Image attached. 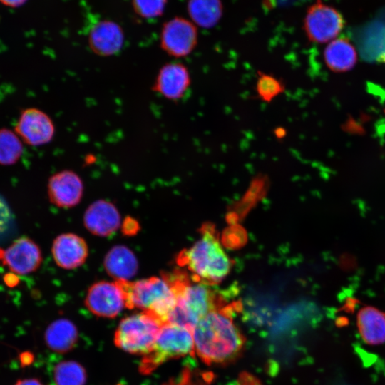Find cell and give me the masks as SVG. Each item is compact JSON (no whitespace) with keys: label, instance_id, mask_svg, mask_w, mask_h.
Returning a JSON list of instances; mask_svg holds the SVG:
<instances>
[{"label":"cell","instance_id":"obj_2","mask_svg":"<svg viewBox=\"0 0 385 385\" xmlns=\"http://www.w3.org/2000/svg\"><path fill=\"white\" fill-rule=\"evenodd\" d=\"M126 294L127 307L146 312L161 324L168 317L178 302L180 277L176 273L163 274L134 282L120 281Z\"/></svg>","mask_w":385,"mask_h":385},{"label":"cell","instance_id":"obj_16","mask_svg":"<svg viewBox=\"0 0 385 385\" xmlns=\"http://www.w3.org/2000/svg\"><path fill=\"white\" fill-rule=\"evenodd\" d=\"M124 42V34L117 23L110 20L100 21L90 30L88 45L91 51L101 56L117 53Z\"/></svg>","mask_w":385,"mask_h":385},{"label":"cell","instance_id":"obj_15","mask_svg":"<svg viewBox=\"0 0 385 385\" xmlns=\"http://www.w3.org/2000/svg\"><path fill=\"white\" fill-rule=\"evenodd\" d=\"M83 223L92 234L108 237L119 228L120 216L115 206L106 200H97L84 213Z\"/></svg>","mask_w":385,"mask_h":385},{"label":"cell","instance_id":"obj_7","mask_svg":"<svg viewBox=\"0 0 385 385\" xmlns=\"http://www.w3.org/2000/svg\"><path fill=\"white\" fill-rule=\"evenodd\" d=\"M344 26L342 14L334 8L318 0L307 10L304 28L308 39L324 43L335 38Z\"/></svg>","mask_w":385,"mask_h":385},{"label":"cell","instance_id":"obj_26","mask_svg":"<svg viewBox=\"0 0 385 385\" xmlns=\"http://www.w3.org/2000/svg\"><path fill=\"white\" fill-rule=\"evenodd\" d=\"M167 2L168 0H132L135 12L145 19L161 16Z\"/></svg>","mask_w":385,"mask_h":385},{"label":"cell","instance_id":"obj_24","mask_svg":"<svg viewBox=\"0 0 385 385\" xmlns=\"http://www.w3.org/2000/svg\"><path fill=\"white\" fill-rule=\"evenodd\" d=\"M53 379L56 385H84L86 374L80 364L66 361L55 366Z\"/></svg>","mask_w":385,"mask_h":385},{"label":"cell","instance_id":"obj_13","mask_svg":"<svg viewBox=\"0 0 385 385\" xmlns=\"http://www.w3.org/2000/svg\"><path fill=\"white\" fill-rule=\"evenodd\" d=\"M190 84L188 68L181 63L173 62L160 69L153 89L168 100L178 101L186 95Z\"/></svg>","mask_w":385,"mask_h":385},{"label":"cell","instance_id":"obj_25","mask_svg":"<svg viewBox=\"0 0 385 385\" xmlns=\"http://www.w3.org/2000/svg\"><path fill=\"white\" fill-rule=\"evenodd\" d=\"M255 89L261 100L270 102L283 92L284 86L283 83L275 76L259 73Z\"/></svg>","mask_w":385,"mask_h":385},{"label":"cell","instance_id":"obj_23","mask_svg":"<svg viewBox=\"0 0 385 385\" xmlns=\"http://www.w3.org/2000/svg\"><path fill=\"white\" fill-rule=\"evenodd\" d=\"M23 153L19 137L6 128L0 129V164L11 165L17 163Z\"/></svg>","mask_w":385,"mask_h":385},{"label":"cell","instance_id":"obj_17","mask_svg":"<svg viewBox=\"0 0 385 385\" xmlns=\"http://www.w3.org/2000/svg\"><path fill=\"white\" fill-rule=\"evenodd\" d=\"M356 325L363 342L376 346L385 343V312L379 309L365 306L356 315Z\"/></svg>","mask_w":385,"mask_h":385},{"label":"cell","instance_id":"obj_8","mask_svg":"<svg viewBox=\"0 0 385 385\" xmlns=\"http://www.w3.org/2000/svg\"><path fill=\"white\" fill-rule=\"evenodd\" d=\"M85 305L94 315L114 318L127 307L126 294L120 281H101L92 284Z\"/></svg>","mask_w":385,"mask_h":385},{"label":"cell","instance_id":"obj_12","mask_svg":"<svg viewBox=\"0 0 385 385\" xmlns=\"http://www.w3.org/2000/svg\"><path fill=\"white\" fill-rule=\"evenodd\" d=\"M83 192V182L78 175L72 170H61L48 180L49 200L57 207L70 208L76 206L80 202Z\"/></svg>","mask_w":385,"mask_h":385},{"label":"cell","instance_id":"obj_4","mask_svg":"<svg viewBox=\"0 0 385 385\" xmlns=\"http://www.w3.org/2000/svg\"><path fill=\"white\" fill-rule=\"evenodd\" d=\"M222 307L208 284L189 282L187 277L180 286L178 302L167 322L193 329L196 324L212 310Z\"/></svg>","mask_w":385,"mask_h":385},{"label":"cell","instance_id":"obj_10","mask_svg":"<svg viewBox=\"0 0 385 385\" xmlns=\"http://www.w3.org/2000/svg\"><path fill=\"white\" fill-rule=\"evenodd\" d=\"M0 260L13 273L25 275L35 272L43 257L40 247L31 239L21 237L0 253Z\"/></svg>","mask_w":385,"mask_h":385},{"label":"cell","instance_id":"obj_6","mask_svg":"<svg viewBox=\"0 0 385 385\" xmlns=\"http://www.w3.org/2000/svg\"><path fill=\"white\" fill-rule=\"evenodd\" d=\"M163 324L146 312L123 318L114 335V342L120 349L145 356L152 349Z\"/></svg>","mask_w":385,"mask_h":385},{"label":"cell","instance_id":"obj_29","mask_svg":"<svg viewBox=\"0 0 385 385\" xmlns=\"http://www.w3.org/2000/svg\"><path fill=\"white\" fill-rule=\"evenodd\" d=\"M26 0H0V1L10 7H18L26 2Z\"/></svg>","mask_w":385,"mask_h":385},{"label":"cell","instance_id":"obj_22","mask_svg":"<svg viewBox=\"0 0 385 385\" xmlns=\"http://www.w3.org/2000/svg\"><path fill=\"white\" fill-rule=\"evenodd\" d=\"M188 11L193 22L203 28L215 26L222 14L220 0H189Z\"/></svg>","mask_w":385,"mask_h":385},{"label":"cell","instance_id":"obj_3","mask_svg":"<svg viewBox=\"0 0 385 385\" xmlns=\"http://www.w3.org/2000/svg\"><path fill=\"white\" fill-rule=\"evenodd\" d=\"M177 260L192 272L194 282L208 285L221 282L232 267L231 260L210 225L204 227L200 238L190 248L183 251Z\"/></svg>","mask_w":385,"mask_h":385},{"label":"cell","instance_id":"obj_14","mask_svg":"<svg viewBox=\"0 0 385 385\" xmlns=\"http://www.w3.org/2000/svg\"><path fill=\"white\" fill-rule=\"evenodd\" d=\"M51 252L56 264L66 270L81 266L88 255L85 240L73 233H63L56 237Z\"/></svg>","mask_w":385,"mask_h":385},{"label":"cell","instance_id":"obj_21","mask_svg":"<svg viewBox=\"0 0 385 385\" xmlns=\"http://www.w3.org/2000/svg\"><path fill=\"white\" fill-rule=\"evenodd\" d=\"M77 337L76 327L66 319H59L51 323L44 335L48 346L58 352L70 350L76 342Z\"/></svg>","mask_w":385,"mask_h":385},{"label":"cell","instance_id":"obj_19","mask_svg":"<svg viewBox=\"0 0 385 385\" xmlns=\"http://www.w3.org/2000/svg\"><path fill=\"white\" fill-rule=\"evenodd\" d=\"M323 58L326 66L333 72L341 73L352 69L357 61V53L346 38L332 40L325 48Z\"/></svg>","mask_w":385,"mask_h":385},{"label":"cell","instance_id":"obj_1","mask_svg":"<svg viewBox=\"0 0 385 385\" xmlns=\"http://www.w3.org/2000/svg\"><path fill=\"white\" fill-rule=\"evenodd\" d=\"M231 311L227 307L212 310L192 329L194 351L208 365L230 363L242 353L245 339L235 324Z\"/></svg>","mask_w":385,"mask_h":385},{"label":"cell","instance_id":"obj_20","mask_svg":"<svg viewBox=\"0 0 385 385\" xmlns=\"http://www.w3.org/2000/svg\"><path fill=\"white\" fill-rule=\"evenodd\" d=\"M359 44L363 56L378 63H385V24L374 21L364 26Z\"/></svg>","mask_w":385,"mask_h":385},{"label":"cell","instance_id":"obj_30","mask_svg":"<svg viewBox=\"0 0 385 385\" xmlns=\"http://www.w3.org/2000/svg\"><path fill=\"white\" fill-rule=\"evenodd\" d=\"M384 112H385V111H384Z\"/></svg>","mask_w":385,"mask_h":385},{"label":"cell","instance_id":"obj_5","mask_svg":"<svg viewBox=\"0 0 385 385\" xmlns=\"http://www.w3.org/2000/svg\"><path fill=\"white\" fill-rule=\"evenodd\" d=\"M194 352L192 330L165 322L161 325L151 351L144 356L140 369L148 373L163 362Z\"/></svg>","mask_w":385,"mask_h":385},{"label":"cell","instance_id":"obj_28","mask_svg":"<svg viewBox=\"0 0 385 385\" xmlns=\"http://www.w3.org/2000/svg\"><path fill=\"white\" fill-rule=\"evenodd\" d=\"M14 385H43V384L36 379H24L17 381Z\"/></svg>","mask_w":385,"mask_h":385},{"label":"cell","instance_id":"obj_9","mask_svg":"<svg viewBox=\"0 0 385 385\" xmlns=\"http://www.w3.org/2000/svg\"><path fill=\"white\" fill-rule=\"evenodd\" d=\"M197 43L195 24L181 17H175L163 24L160 34L161 48L175 58L188 56Z\"/></svg>","mask_w":385,"mask_h":385},{"label":"cell","instance_id":"obj_27","mask_svg":"<svg viewBox=\"0 0 385 385\" xmlns=\"http://www.w3.org/2000/svg\"><path fill=\"white\" fill-rule=\"evenodd\" d=\"M11 220V212L7 204L0 198V233L4 232Z\"/></svg>","mask_w":385,"mask_h":385},{"label":"cell","instance_id":"obj_11","mask_svg":"<svg viewBox=\"0 0 385 385\" xmlns=\"http://www.w3.org/2000/svg\"><path fill=\"white\" fill-rule=\"evenodd\" d=\"M15 131L26 144L38 146L53 139L55 128L46 113L38 108H30L21 113Z\"/></svg>","mask_w":385,"mask_h":385},{"label":"cell","instance_id":"obj_18","mask_svg":"<svg viewBox=\"0 0 385 385\" xmlns=\"http://www.w3.org/2000/svg\"><path fill=\"white\" fill-rule=\"evenodd\" d=\"M104 267L115 281H129L138 269L134 253L124 245H115L106 255Z\"/></svg>","mask_w":385,"mask_h":385}]
</instances>
